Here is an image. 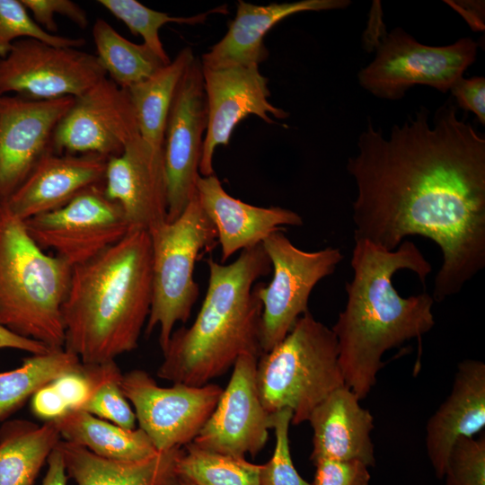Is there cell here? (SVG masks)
<instances>
[{
    "instance_id": "52a82bcc",
    "label": "cell",
    "mask_w": 485,
    "mask_h": 485,
    "mask_svg": "<svg viewBox=\"0 0 485 485\" xmlns=\"http://www.w3.org/2000/svg\"><path fill=\"white\" fill-rule=\"evenodd\" d=\"M152 245V302L146 333L159 328L163 351L174 325L186 322L198 296L194 269L200 252L217 240L215 225L202 208L197 194L183 212L149 232Z\"/></svg>"
},
{
    "instance_id": "603a6c76",
    "label": "cell",
    "mask_w": 485,
    "mask_h": 485,
    "mask_svg": "<svg viewBox=\"0 0 485 485\" xmlns=\"http://www.w3.org/2000/svg\"><path fill=\"white\" fill-rule=\"evenodd\" d=\"M359 399L346 385L334 390L312 411L311 460L359 461L375 465L374 444L370 433L374 417L359 404Z\"/></svg>"
},
{
    "instance_id": "d590c367",
    "label": "cell",
    "mask_w": 485,
    "mask_h": 485,
    "mask_svg": "<svg viewBox=\"0 0 485 485\" xmlns=\"http://www.w3.org/2000/svg\"><path fill=\"white\" fill-rule=\"evenodd\" d=\"M35 22L50 34H56L57 24L55 15L69 19L81 29L88 25L86 12L71 0H22Z\"/></svg>"
},
{
    "instance_id": "cb8c5ba5",
    "label": "cell",
    "mask_w": 485,
    "mask_h": 485,
    "mask_svg": "<svg viewBox=\"0 0 485 485\" xmlns=\"http://www.w3.org/2000/svg\"><path fill=\"white\" fill-rule=\"evenodd\" d=\"M58 446L67 476L76 485H165L176 473V461L182 449L158 452L142 460L118 461L63 439Z\"/></svg>"
},
{
    "instance_id": "e0dca14e",
    "label": "cell",
    "mask_w": 485,
    "mask_h": 485,
    "mask_svg": "<svg viewBox=\"0 0 485 485\" xmlns=\"http://www.w3.org/2000/svg\"><path fill=\"white\" fill-rule=\"evenodd\" d=\"M258 358L250 354L238 357L216 408L192 441L197 446L237 457L255 456L265 446L269 413L257 388Z\"/></svg>"
},
{
    "instance_id": "d6a6232c",
    "label": "cell",
    "mask_w": 485,
    "mask_h": 485,
    "mask_svg": "<svg viewBox=\"0 0 485 485\" xmlns=\"http://www.w3.org/2000/svg\"><path fill=\"white\" fill-rule=\"evenodd\" d=\"M28 38L76 48L85 43L83 38L64 37L44 31L32 19L22 0H0V59L8 55L17 40Z\"/></svg>"
},
{
    "instance_id": "83f0119b",
    "label": "cell",
    "mask_w": 485,
    "mask_h": 485,
    "mask_svg": "<svg viewBox=\"0 0 485 485\" xmlns=\"http://www.w3.org/2000/svg\"><path fill=\"white\" fill-rule=\"evenodd\" d=\"M93 38L101 66L122 89L146 80L167 65L147 46L129 41L101 18L93 26Z\"/></svg>"
},
{
    "instance_id": "b9f144b4",
    "label": "cell",
    "mask_w": 485,
    "mask_h": 485,
    "mask_svg": "<svg viewBox=\"0 0 485 485\" xmlns=\"http://www.w3.org/2000/svg\"><path fill=\"white\" fill-rule=\"evenodd\" d=\"M46 463L48 469L41 485H66L68 476L58 444L49 454Z\"/></svg>"
},
{
    "instance_id": "ee69618b",
    "label": "cell",
    "mask_w": 485,
    "mask_h": 485,
    "mask_svg": "<svg viewBox=\"0 0 485 485\" xmlns=\"http://www.w3.org/2000/svg\"><path fill=\"white\" fill-rule=\"evenodd\" d=\"M165 485H196V484L193 483L189 479H187L186 477L181 476L176 472L174 476Z\"/></svg>"
},
{
    "instance_id": "74e56055",
    "label": "cell",
    "mask_w": 485,
    "mask_h": 485,
    "mask_svg": "<svg viewBox=\"0 0 485 485\" xmlns=\"http://www.w3.org/2000/svg\"><path fill=\"white\" fill-rule=\"evenodd\" d=\"M459 107L474 113L485 125V78L472 76L457 79L450 88Z\"/></svg>"
},
{
    "instance_id": "9c48e42d",
    "label": "cell",
    "mask_w": 485,
    "mask_h": 485,
    "mask_svg": "<svg viewBox=\"0 0 485 485\" xmlns=\"http://www.w3.org/2000/svg\"><path fill=\"white\" fill-rule=\"evenodd\" d=\"M261 245L273 272L269 284L254 286L262 305L260 346L266 353L288 334L300 316L309 312L312 290L334 272L343 255L332 247L303 251L280 230L270 234Z\"/></svg>"
},
{
    "instance_id": "484cf974",
    "label": "cell",
    "mask_w": 485,
    "mask_h": 485,
    "mask_svg": "<svg viewBox=\"0 0 485 485\" xmlns=\"http://www.w3.org/2000/svg\"><path fill=\"white\" fill-rule=\"evenodd\" d=\"M54 421L61 439L103 458L137 461L160 452L141 428L126 429L81 410H69Z\"/></svg>"
},
{
    "instance_id": "d4e9b609",
    "label": "cell",
    "mask_w": 485,
    "mask_h": 485,
    "mask_svg": "<svg viewBox=\"0 0 485 485\" xmlns=\"http://www.w3.org/2000/svg\"><path fill=\"white\" fill-rule=\"evenodd\" d=\"M61 440L54 420L39 425L27 419L0 425V485H33Z\"/></svg>"
},
{
    "instance_id": "ab89813d",
    "label": "cell",
    "mask_w": 485,
    "mask_h": 485,
    "mask_svg": "<svg viewBox=\"0 0 485 485\" xmlns=\"http://www.w3.org/2000/svg\"><path fill=\"white\" fill-rule=\"evenodd\" d=\"M31 410L34 416L45 422L59 419L69 410V408L50 383L40 388L31 396Z\"/></svg>"
},
{
    "instance_id": "8d00e7d4",
    "label": "cell",
    "mask_w": 485,
    "mask_h": 485,
    "mask_svg": "<svg viewBox=\"0 0 485 485\" xmlns=\"http://www.w3.org/2000/svg\"><path fill=\"white\" fill-rule=\"evenodd\" d=\"M316 467L313 485H368L370 474L359 461L322 459L313 463Z\"/></svg>"
},
{
    "instance_id": "7bdbcfd3",
    "label": "cell",
    "mask_w": 485,
    "mask_h": 485,
    "mask_svg": "<svg viewBox=\"0 0 485 485\" xmlns=\"http://www.w3.org/2000/svg\"><path fill=\"white\" fill-rule=\"evenodd\" d=\"M461 13L472 30L484 29V2L476 1H445Z\"/></svg>"
},
{
    "instance_id": "d6986e66",
    "label": "cell",
    "mask_w": 485,
    "mask_h": 485,
    "mask_svg": "<svg viewBox=\"0 0 485 485\" xmlns=\"http://www.w3.org/2000/svg\"><path fill=\"white\" fill-rule=\"evenodd\" d=\"M108 158L94 154H48L5 201L22 220L59 208L87 188L103 184Z\"/></svg>"
},
{
    "instance_id": "836d02e7",
    "label": "cell",
    "mask_w": 485,
    "mask_h": 485,
    "mask_svg": "<svg viewBox=\"0 0 485 485\" xmlns=\"http://www.w3.org/2000/svg\"><path fill=\"white\" fill-rule=\"evenodd\" d=\"M291 420L292 411L288 409L269 414V425L275 431L276 444L270 460L261 464L260 485H311L299 475L292 462L288 438Z\"/></svg>"
},
{
    "instance_id": "30bf717a",
    "label": "cell",
    "mask_w": 485,
    "mask_h": 485,
    "mask_svg": "<svg viewBox=\"0 0 485 485\" xmlns=\"http://www.w3.org/2000/svg\"><path fill=\"white\" fill-rule=\"evenodd\" d=\"M33 241L72 268L120 241L131 229L120 206L93 185L65 206L24 220Z\"/></svg>"
},
{
    "instance_id": "ba28073f",
    "label": "cell",
    "mask_w": 485,
    "mask_h": 485,
    "mask_svg": "<svg viewBox=\"0 0 485 485\" xmlns=\"http://www.w3.org/2000/svg\"><path fill=\"white\" fill-rule=\"evenodd\" d=\"M477 48L471 38L442 47L424 45L398 27L385 34L374 60L358 72V83L375 97L392 101L416 84L446 93L475 62Z\"/></svg>"
},
{
    "instance_id": "7a4b0ae2",
    "label": "cell",
    "mask_w": 485,
    "mask_h": 485,
    "mask_svg": "<svg viewBox=\"0 0 485 485\" xmlns=\"http://www.w3.org/2000/svg\"><path fill=\"white\" fill-rule=\"evenodd\" d=\"M350 265L353 278L345 287L347 304L331 330L344 384L361 400L376 383L384 354L406 340L419 339L435 325L432 295L424 291L401 296L392 285L393 275L408 269L425 285L432 267L408 240L393 251L355 241Z\"/></svg>"
},
{
    "instance_id": "4316f807",
    "label": "cell",
    "mask_w": 485,
    "mask_h": 485,
    "mask_svg": "<svg viewBox=\"0 0 485 485\" xmlns=\"http://www.w3.org/2000/svg\"><path fill=\"white\" fill-rule=\"evenodd\" d=\"M190 47L183 48L169 64L127 90L141 137L163 148L166 120L177 86L195 59Z\"/></svg>"
},
{
    "instance_id": "5b68a950",
    "label": "cell",
    "mask_w": 485,
    "mask_h": 485,
    "mask_svg": "<svg viewBox=\"0 0 485 485\" xmlns=\"http://www.w3.org/2000/svg\"><path fill=\"white\" fill-rule=\"evenodd\" d=\"M71 273L72 267L47 254L24 221L0 202V324L50 349L64 348L61 307Z\"/></svg>"
},
{
    "instance_id": "9a60e30c",
    "label": "cell",
    "mask_w": 485,
    "mask_h": 485,
    "mask_svg": "<svg viewBox=\"0 0 485 485\" xmlns=\"http://www.w3.org/2000/svg\"><path fill=\"white\" fill-rule=\"evenodd\" d=\"M207 104V128L204 137L198 172L200 176L215 174L213 161L218 146L229 145L236 125L249 115L269 124L286 119L288 113L269 101L268 78L258 65L217 68L202 66Z\"/></svg>"
},
{
    "instance_id": "f6af8a7d",
    "label": "cell",
    "mask_w": 485,
    "mask_h": 485,
    "mask_svg": "<svg viewBox=\"0 0 485 485\" xmlns=\"http://www.w3.org/2000/svg\"><path fill=\"white\" fill-rule=\"evenodd\" d=\"M1 96H3V95H1V93H0V97H1Z\"/></svg>"
},
{
    "instance_id": "5bb4252c",
    "label": "cell",
    "mask_w": 485,
    "mask_h": 485,
    "mask_svg": "<svg viewBox=\"0 0 485 485\" xmlns=\"http://www.w3.org/2000/svg\"><path fill=\"white\" fill-rule=\"evenodd\" d=\"M139 134L127 90L108 77L75 99L54 131L56 154H120L126 143Z\"/></svg>"
},
{
    "instance_id": "ac0fdd59",
    "label": "cell",
    "mask_w": 485,
    "mask_h": 485,
    "mask_svg": "<svg viewBox=\"0 0 485 485\" xmlns=\"http://www.w3.org/2000/svg\"><path fill=\"white\" fill-rule=\"evenodd\" d=\"M103 190L122 208L131 230L151 232L167 221L163 147L131 137L123 152L107 161Z\"/></svg>"
},
{
    "instance_id": "277c9868",
    "label": "cell",
    "mask_w": 485,
    "mask_h": 485,
    "mask_svg": "<svg viewBox=\"0 0 485 485\" xmlns=\"http://www.w3.org/2000/svg\"><path fill=\"white\" fill-rule=\"evenodd\" d=\"M207 289L189 328L172 332L157 376L172 384L202 386L224 375L239 357H260L261 302L254 286L271 272L261 244L241 251L232 263L207 260Z\"/></svg>"
},
{
    "instance_id": "ffe728a7",
    "label": "cell",
    "mask_w": 485,
    "mask_h": 485,
    "mask_svg": "<svg viewBox=\"0 0 485 485\" xmlns=\"http://www.w3.org/2000/svg\"><path fill=\"white\" fill-rule=\"evenodd\" d=\"M197 198L216 227L225 263L238 251L255 247L282 226H301L303 218L281 207H257L229 195L215 175L199 176Z\"/></svg>"
},
{
    "instance_id": "3957f363",
    "label": "cell",
    "mask_w": 485,
    "mask_h": 485,
    "mask_svg": "<svg viewBox=\"0 0 485 485\" xmlns=\"http://www.w3.org/2000/svg\"><path fill=\"white\" fill-rule=\"evenodd\" d=\"M152 302L148 232L130 230L120 241L72 268L61 307L64 348L84 365L134 350Z\"/></svg>"
},
{
    "instance_id": "4dcf8cb0",
    "label": "cell",
    "mask_w": 485,
    "mask_h": 485,
    "mask_svg": "<svg viewBox=\"0 0 485 485\" xmlns=\"http://www.w3.org/2000/svg\"><path fill=\"white\" fill-rule=\"evenodd\" d=\"M97 3L110 14L121 21L134 35L141 36L147 46L164 63H170L159 36L160 29L166 23L177 22L194 25L203 23L211 13H226V5L189 17L170 16L166 13L146 7L137 0H98Z\"/></svg>"
},
{
    "instance_id": "f1b7e54d",
    "label": "cell",
    "mask_w": 485,
    "mask_h": 485,
    "mask_svg": "<svg viewBox=\"0 0 485 485\" xmlns=\"http://www.w3.org/2000/svg\"><path fill=\"white\" fill-rule=\"evenodd\" d=\"M83 366L65 348L31 354L14 369L0 372V425L42 386Z\"/></svg>"
},
{
    "instance_id": "6da1fadb",
    "label": "cell",
    "mask_w": 485,
    "mask_h": 485,
    "mask_svg": "<svg viewBox=\"0 0 485 485\" xmlns=\"http://www.w3.org/2000/svg\"><path fill=\"white\" fill-rule=\"evenodd\" d=\"M450 100L429 124L425 106L389 138L371 120L347 170L354 178L355 241L393 251L420 235L441 250L433 299L458 294L485 267V137Z\"/></svg>"
},
{
    "instance_id": "8fae6325",
    "label": "cell",
    "mask_w": 485,
    "mask_h": 485,
    "mask_svg": "<svg viewBox=\"0 0 485 485\" xmlns=\"http://www.w3.org/2000/svg\"><path fill=\"white\" fill-rule=\"evenodd\" d=\"M120 387L135 409L139 428L160 452L191 443L212 414L223 391L212 383L163 387L140 369L122 374Z\"/></svg>"
},
{
    "instance_id": "2e32d148",
    "label": "cell",
    "mask_w": 485,
    "mask_h": 485,
    "mask_svg": "<svg viewBox=\"0 0 485 485\" xmlns=\"http://www.w3.org/2000/svg\"><path fill=\"white\" fill-rule=\"evenodd\" d=\"M75 98L0 97V202L7 200L51 150L56 127Z\"/></svg>"
},
{
    "instance_id": "f35d334b",
    "label": "cell",
    "mask_w": 485,
    "mask_h": 485,
    "mask_svg": "<svg viewBox=\"0 0 485 485\" xmlns=\"http://www.w3.org/2000/svg\"><path fill=\"white\" fill-rule=\"evenodd\" d=\"M69 410H79L86 401L92 389V381L86 366L66 373L52 382Z\"/></svg>"
},
{
    "instance_id": "8992f818",
    "label": "cell",
    "mask_w": 485,
    "mask_h": 485,
    "mask_svg": "<svg viewBox=\"0 0 485 485\" xmlns=\"http://www.w3.org/2000/svg\"><path fill=\"white\" fill-rule=\"evenodd\" d=\"M256 384L269 414L288 409L291 424L307 421L316 406L345 385L333 331L310 312L300 316L288 334L258 358Z\"/></svg>"
},
{
    "instance_id": "7402d4cb",
    "label": "cell",
    "mask_w": 485,
    "mask_h": 485,
    "mask_svg": "<svg viewBox=\"0 0 485 485\" xmlns=\"http://www.w3.org/2000/svg\"><path fill=\"white\" fill-rule=\"evenodd\" d=\"M348 0H301L253 4L239 1L225 36L201 57L204 67L260 65L269 56L264 38L280 21L302 12L344 9Z\"/></svg>"
},
{
    "instance_id": "7c38bea8",
    "label": "cell",
    "mask_w": 485,
    "mask_h": 485,
    "mask_svg": "<svg viewBox=\"0 0 485 485\" xmlns=\"http://www.w3.org/2000/svg\"><path fill=\"white\" fill-rule=\"evenodd\" d=\"M107 75L95 55L36 39L17 40L0 59V93L31 101L77 98Z\"/></svg>"
},
{
    "instance_id": "f546056e",
    "label": "cell",
    "mask_w": 485,
    "mask_h": 485,
    "mask_svg": "<svg viewBox=\"0 0 485 485\" xmlns=\"http://www.w3.org/2000/svg\"><path fill=\"white\" fill-rule=\"evenodd\" d=\"M261 464L207 451L192 442L181 449L175 471L196 485H260Z\"/></svg>"
},
{
    "instance_id": "44dd1931",
    "label": "cell",
    "mask_w": 485,
    "mask_h": 485,
    "mask_svg": "<svg viewBox=\"0 0 485 485\" xmlns=\"http://www.w3.org/2000/svg\"><path fill=\"white\" fill-rule=\"evenodd\" d=\"M485 426V364L464 359L457 366L451 392L427 423L426 446L437 478L460 436L472 437Z\"/></svg>"
},
{
    "instance_id": "4fadbf2b",
    "label": "cell",
    "mask_w": 485,
    "mask_h": 485,
    "mask_svg": "<svg viewBox=\"0 0 485 485\" xmlns=\"http://www.w3.org/2000/svg\"><path fill=\"white\" fill-rule=\"evenodd\" d=\"M207 104L201 60L184 72L169 110L163 141L167 181V221L175 220L197 192Z\"/></svg>"
},
{
    "instance_id": "e575fe53",
    "label": "cell",
    "mask_w": 485,
    "mask_h": 485,
    "mask_svg": "<svg viewBox=\"0 0 485 485\" xmlns=\"http://www.w3.org/2000/svg\"><path fill=\"white\" fill-rule=\"evenodd\" d=\"M445 485H485V436H460L449 453Z\"/></svg>"
},
{
    "instance_id": "60d3db41",
    "label": "cell",
    "mask_w": 485,
    "mask_h": 485,
    "mask_svg": "<svg viewBox=\"0 0 485 485\" xmlns=\"http://www.w3.org/2000/svg\"><path fill=\"white\" fill-rule=\"evenodd\" d=\"M0 348H12L31 354H42L49 348L38 341L21 337L0 324Z\"/></svg>"
},
{
    "instance_id": "1f68e13d",
    "label": "cell",
    "mask_w": 485,
    "mask_h": 485,
    "mask_svg": "<svg viewBox=\"0 0 485 485\" xmlns=\"http://www.w3.org/2000/svg\"><path fill=\"white\" fill-rule=\"evenodd\" d=\"M92 381L86 401L79 409L126 429H135L137 418L120 387L122 373L115 360L85 365Z\"/></svg>"
}]
</instances>
